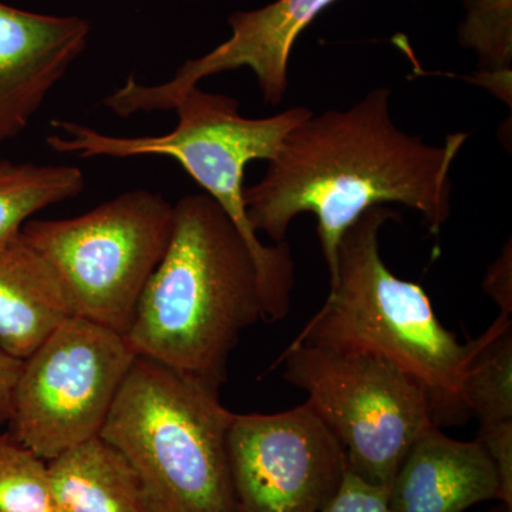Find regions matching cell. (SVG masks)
I'll return each instance as SVG.
<instances>
[{
  "label": "cell",
  "mask_w": 512,
  "mask_h": 512,
  "mask_svg": "<svg viewBox=\"0 0 512 512\" xmlns=\"http://www.w3.org/2000/svg\"><path fill=\"white\" fill-rule=\"evenodd\" d=\"M134 359L121 333L70 316L23 360L10 434L46 461L99 436Z\"/></svg>",
  "instance_id": "obj_8"
},
{
  "label": "cell",
  "mask_w": 512,
  "mask_h": 512,
  "mask_svg": "<svg viewBox=\"0 0 512 512\" xmlns=\"http://www.w3.org/2000/svg\"><path fill=\"white\" fill-rule=\"evenodd\" d=\"M511 242L500 258L494 262L484 281V289L501 308V313L510 315L512 312V279H511Z\"/></svg>",
  "instance_id": "obj_21"
},
{
  "label": "cell",
  "mask_w": 512,
  "mask_h": 512,
  "mask_svg": "<svg viewBox=\"0 0 512 512\" xmlns=\"http://www.w3.org/2000/svg\"><path fill=\"white\" fill-rule=\"evenodd\" d=\"M396 217L392 208L375 207L343 234L328 299L293 342L389 360L424 387L437 426L464 423L467 343L441 325L420 285L384 264L380 232Z\"/></svg>",
  "instance_id": "obj_3"
},
{
  "label": "cell",
  "mask_w": 512,
  "mask_h": 512,
  "mask_svg": "<svg viewBox=\"0 0 512 512\" xmlns=\"http://www.w3.org/2000/svg\"><path fill=\"white\" fill-rule=\"evenodd\" d=\"M477 441L497 468L501 483L500 503L512 507V421L480 427Z\"/></svg>",
  "instance_id": "obj_20"
},
{
  "label": "cell",
  "mask_w": 512,
  "mask_h": 512,
  "mask_svg": "<svg viewBox=\"0 0 512 512\" xmlns=\"http://www.w3.org/2000/svg\"><path fill=\"white\" fill-rule=\"evenodd\" d=\"M279 365L345 448L349 471L383 490L414 441L437 426L424 387L382 357L292 342L272 369Z\"/></svg>",
  "instance_id": "obj_7"
},
{
  "label": "cell",
  "mask_w": 512,
  "mask_h": 512,
  "mask_svg": "<svg viewBox=\"0 0 512 512\" xmlns=\"http://www.w3.org/2000/svg\"><path fill=\"white\" fill-rule=\"evenodd\" d=\"M322 512H390L387 491L348 470L338 494Z\"/></svg>",
  "instance_id": "obj_19"
},
{
  "label": "cell",
  "mask_w": 512,
  "mask_h": 512,
  "mask_svg": "<svg viewBox=\"0 0 512 512\" xmlns=\"http://www.w3.org/2000/svg\"><path fill=\"white\" fill-rule=\"evenodd\" d=\"M22 366L23 360L16 359L0 349V426L9 424L12 417L13 394Z\"/></svg>",
  "instance_id": "obj_22"
},
{
  "label": "cell",
  "mask_w": 512,
  "mask_h": 512,
  "mask_svg": "<svg viewBox=\"0 0 512 512\" xmlns=\"http://www.w3.org/2000/svg\"><path fill=\"white\" fill-rule=\"evenodd\" d=\"M0 512H60L49 464L10 433L0 434Z\"/></svg>",
  "instance_id": "obj_17"
},
{
  "label": "cell",
  "mask_w": 512,
  "mask_h": 512,
  "mask_svg": "<svg viewBox=\"0 0 512 512\" xmlns=\"http://www.w3.org/2000/svg\"><path fill=\"white\" fill-rule=\"evenodd\" d=\"M174 218L164 195L140 188L79 217L28 221L22 232L56 272L74 316L124 336L170 244Z\"/></svg>",
  "instance_id": "obj_6"
},
{
  "label": "cell",
  "mask_w": 512,
  "mask_h": 512,
  "mask_svg": "<svg viewBox=\"0 0 512 512\" xmlns=\"http://www.w3.org/2000/svg\"><path fill=\"white\" fill-rule=\"evenodd\" d=\"M387 497L390 512H464L501 501V483L481 443L451 439L433 426L407 451Z\"/></svg>",
  "instance_id": "obj_11"
},
{
  "label": "cell",
  "mask_w": 512,
  "mask_h": 512,
  "mask_svg": "<svg viewBox=\"0 0 512 512\" xmlns=\"http://www.w3.org/2000/svg\"><path fill=\"white\" fill-rule=\"evenodd\" d=\"M234 416L220 390L136 356L99 436L133 468L150 512H239L228 456Z\"/></svg>",
  "instance_id": "obj_5"
},
{
  "label": "cell",
  "mask_w": 512,
  "mask_h": 512,
  "mask_svg": "<svg viewBox=\"0 0 512 512\" xmlns=\"http://www.w3.org/2000/svg\"><path fill=\"white\" fill-rule=\"evenodd\" d=\"M70 316L62 282L23 232L0 242V349L28 359Z\"/></svg>",
  "instance_id": "obj_12"
},
{
  "label": "cell",
  "mask_w": 512,
  "mask_h": 512,
  "mask_svg": "<svg viewBox=\"0 0 512 512\" xmlns=\"http://www.w3.org/2000/svg\"><path fill=\"white\" fill-rule=\"evenodd\" d=\"M463 400L480 427L512 421V320L501 313L480 338L467 343Z\"/></svg>",
  "instance_id": "obj_14"
},
{
  "label": "cell",
  "mask_w": 512,
  "mask_h": 512,
  "mask_svg": "<svg viewBox=\"0 0 512 512\" xmlns=\"http://www.w3.org/2000/svg\"><path fill=\"white\" fill-rule=\"evenodd\" d=\"M458 43L473 50L485 87L511 106L512 0H466Z\"/></svg>",
  "instance_id": "obj_16"
},
{
  "label": "cell",
  "mask_w": 512,
  "mask_h": 512,
  "mask_svg": "<svg viewBox=\"0 0 512 512\" xmlns=\"http://www.w3.org/2000/svg\"><path fill=\"white\" fill-rule=\"evenodd\" d=\"M336 0H274L264 8L245 13L249 43L265 59L284 63L293 46L313 20Z\"/></svg>",
  "instance_id": "obj_18"
},
{
  "label": "cell",
  "mask_w": 512,
  "mask_h": 512,
  "mask_svg": "<svg viewBox=\"0 0 512 512\" xmlns=\"http://www.w3.org/2000/svg\"><path fill=\"white\" fill-rule=\"evenodd\" d=\"M228 456L239 512H322L349 470L345 448L308 403L235 413Z\"/></svg>",
  "instance_id": "obj_9"
},
{
  "label": "cell",
  "mask_w": 512,
  "mask_h": 512,
  "mask_svg": "<svg viewBox=\"0 0 512 512\" xmlns=\"http://www.w3.org/2000/svg\"><path fill=\"white\" fill-rule=\"evenodd\" d=\"M86 188L82 168L0 161V242L22 231L32 215L79 197Z\"/></svg>",
  "instance_id": "obj_15"
},
{
  "label": "cell",
  "mask_w": 512,
  "mask_h": 512,
  "mask_svg": "<svg viewBox=\"0 0 512 512\" xmlns=\"http://www.w3.org/2000/svg\"><path fill=\"white\" fill-rule=\"evenodd\" d=\"M79 16L28 12L0 2V143L28 128L89 45Z\"/></svg>",
  "instance_id": "obj_10"
},
{
  "label": "cell",
  "mask_w": 512,
  "mask_h": 512,
  "mask_svg": "<svg viewBox=\"0 0 512 512\" xmlns=\"http://www.w3.org/2000/svg\"><path fill=\"white\" fill-rule=\"evenodd\" d=\"M47 464L60 512H150L133 468L100 436Z\"/></svg>",
  "instance_id": "obj_13"
},
{
  "label": "cell",
  "mask_w": 512,
  "mask_h": 512,
  "mask_svg": "<svg viewBox=\"0 0 512 512\" xmlns=\"http://www.w3.org/2000/svg\"><path fill=\"white\" fill-rule=\"evenodd\" d=\"M390 96L392 90L376 87L349 109L312 113L293 128L264 177L245 187L256 234L278 244L296 217L315 215L329 275L340 238L372 208L404 205L419 212L431 234H440L451 215V168L468 134L424 143L396 126Z\"/></svg>",
  "instance_id": "obj_1"
},
{
  "label": "cell",
  "mask_w": 512,
  "mask_h": 512,
  "mask_svg": "<svg viewBox=\"0 0 512 512\" xmlns=\"http://www.w3.org/2000/svg\"><path fill=\"white\" fill-rule=\"evenodd\" d=\"M173 235L124 333L134 355L220 390L242 332L265 322L254 256L205 192L174 204Z\"/></svg>",
  "instance_id": "obj_2"
},
{
  "label": "cell",
  "mask_w": 512,
  "mask_h": 512,
  "mask_svg": "<svg viewBox=\"0 0 512 512\" xmlns=\"http://www.w3.org/2000/svg\"><path fill=\"white\" fill-rule=\"evenodd\" d=\"M173 110L178 123L161 136L123 137L100 133L86 124L53 120L57 133L47 137L50 150L80 158L170 157L187 171L208 197L234 222L254 256L265 322H279L291 309L295 264L288 242L262 244L245 208V168L252 161H272L286 136L313 113L293 107L274 116L249 119L239 113V101L225 94L191 87Z\"/></svg>",
  "instance_id": "obj_4"
}]
</instances>
